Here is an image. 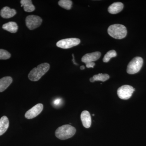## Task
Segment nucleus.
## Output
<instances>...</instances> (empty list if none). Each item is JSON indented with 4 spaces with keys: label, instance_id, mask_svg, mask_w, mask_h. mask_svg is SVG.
I'll return each instance as SVG.
<instances>
[{
    "label": "nucleus",
    "instance_id": "obj_1",
    "mask_svg": "<svg viewBox=\"0 0 146 146\" xmlns=\"http://www.w3.org/2000/svg\"><path fill=\"white\" fill-rule=\"evenodd\" d=\"M50 67L49 64L47 63H42L38 65L36 68H33L29 73V79L32 81H38L48 72Z\"/></svg>",
    "mask_w": 146,
    "mask_h": 146
},
{
    "label": "nucleus",
    "instance_id": "obj_2",
    "mask_svg": "<svg viewBox=\"0 0 146 146\" xmlns=\"http://www.w3.org/2000/svg\"><path fill=\"white\" fill-rule=\"evenodd\" d=\"M75 128L70 125H65L58 128L55 131V136L60 140L69 139L74 135Z\"/></svg>",
    "mask_w": 146,
    "mask_h": 146
},
{
    "label": "nucleus",
    "instance_id": "obj_3",
    "mask_svg": "<svg viewBox=\"0 0 146 146\" xmlns=\"http://www.w3.org/2000/svg\"><path fill=\"white\" fill-rule=\"evenodd\" d=\"M108 33L110 36L116 39H122L126 36L127 30L125 26L120 24L111 25L108 29Z\"/></svg>",
    "mask_w": 146,
    "mask_h": 146
},
{
    "label": "nucleus",
    "instance_id": "obj_4",
    "mask_svg": "<svg viewBox=\"0 0 146 146\" xmlns=\"http://www.w3.org/2000/svg\"><path fill=\"white\" fill-rule=\"evenodd\" d=\"M143 64V58L139 56L134 58L127 65V72L129 74H133L138 72Z\"/></svg>",
    "mask_w": 146,
    "mask_h": 146
},
{
    "label": "nucleus",
    "instance_id": "obj_5",
    "mask_svg": "<svg viewBox=\"0 0 146 146\" xmlns=\"http://www.w3.org/2000/svg\"><path fill=\"white\" fill-rule=\"evenodd\" d=\"M135 90L130 85H124L118 89L117 94L121 99L127 100L131 97Z\"/></svg>",
    "mask_w": 146,
    "mask_h": 146
},
{
    "label": "nucleus",
    "instance_id": "obj_6",
    "mask_svg": "<svg viewBox=\"0 0 146 146\" xmlns=\"http://www.w3.org/2000/svg\"><path fill=\"white\" fill-rule=\"evenodd\" d=\"M80 43V40L77 38H70L62 39L56 43V46L63 49H68L77 46Z\"/></svg>",
    "mask_w": 146,
    "mask_h": 146
},
{
    "label": "nucleus",
    "instance_id": "obj_7",
    "mask_svg": "<svg viewBox=\"0 0 146 146\" xmlns=\"http://www.w3.org/2000/svg\"><path fill=\"white\" fill-rule=\"evenodd\" d=\"M26 25L28 28L31 30L37 28L42 23V19L41 17L35 15H30L27 16L25 20Z\"/></svg>",
    "mask_w": 146,
    "mask_h": 146
},
{
    "label": "nucleus",
    "instance_id": "obj_8",
    "mask_svg": "<svg viewBox=\"0 0 146 146\" xmlns=\"http://www.w3.org/2000/svg\"><path fill=\"white\" fill-rule=\"evenodd\" d=\"M43 108L44 106L42 104H38L26 112L25 117L27 119H33L41 113Z\"/></svg>",
    "mask_w": 146,
    "mask_h": 146
},
{
    "label": "nucleus",
    "instance_id": "obj_9",
    "mask_svg": "<svg viewBox=\"0 0 146 146\" xmlns=\"http://www.w3.org/2000/svg\"><path fill=\"white\" fill-rule=\"evenodd\" d=\"M101 55V53L100 52L90 53L86 54L82 58L81 60L82 62L85 63L94 62L99 59Z\"/></svg>",
    "mask_w": 146,
    "mask_h": 146
},
{
    "label": "nucleus",
    "instance_id": "obj_10",
    "mask_svg": "<svg viewBox=\"0 0 146 146\" xmlns=\"http://www.w3.org/2000/svg\"><path fill=\"white\" fill-rule=\"evenodd\" d=\"M80 118L82 125L84 127L89 128L91 125V115L89 111L84 110L82 111L80 115Z\"/></svg>",
    "mask_w": 146,
    "mask_h": 146
},
{
    "label": "nucleus",
    "instance_id": "obj_11",
    "mask_svg": "<svg viewBox=\"0 0 146 146\" xmlns=\"http://www.w3.org/2000/svg\"><path fill=\"white\" fill-rule=\"evenodd\" d=\"M16 14V11L15 9H11L8 7H3L0 11V15L4 18H12Z\"/></svg>",
    "mask_w": 146,
    "mask_h": 146
},
{
    "label": "nucleus",
    "instance_id": "obj_12",
    "mask_svg": "<svg viewBox=\"0 0 146 146\" xmlns=\"http://www.w3.org/2000/svg\"><path fill=\"white\" fill-rule=\"evenodd\" d=\"M124 5L121 2L113 3L108 8V11L110 13L112 14H117L119 13L123 9Z\"/></svg>",
    "mask_w": 146,
    "mask_h": 146
},
{
    "label": "nucleus",
    "instance_id": "obj_13",
    "mask_svg": "<svg viewBox=\"0 0 146 146\" xmlns=\"http://www.w3.org/2000/svg\"><path fill=\"white\" fill-rule=\"evenodd\" d=\"M13 81L12 78L10 76H6L0 79V92H3L6 90Z\"/></svg>",
    "mask_w": 146,
    "mask_h": 146
},
{
    "label": "nucleus",
    "instance_id": "obj_14",
    "mask_svg": "<svg viewBox=\"0 0 146 146\" xmlns=\"http://www.w3.org/2000/svg\"><path fill=\"white\" fill-rule=\"evenodd\" d=\"M9 127V121L5 116H3L0 119V136L5 133Z\"/></svg>",
    "mask_w": 146,
    "mask_h": 146
},
{
    "label": "nucleus",
    "instance_id": "obj_15",
    "mask_svg": "<svg viewBox=\"0 0 146 146\" xmlns=\"http://www.w3.org/2000/svg\"><path fill=\"white\" fill-rule=\"evenodd\" d=\"M3 29L11 33H16L18 31V26L14 22H10L4 24L2 27Z\"/></svg>",
    "mask_w": 146,
    "mask_h": 146
},
{
    "label": "nucleus",
    "instance_id": "obj_16",
    "mask_svg": "<svg viewBox=\"0 0 146 146\" xmlns=\"http://www.w3.org/2000/svg\"><path fill=\"white\" fill-rule=\"evenodd\" d=\"M21 7H23L25 11L28 12H31L35 10V7L32 4L31 0H21Z\"/></svg>",
    "mask_w": 146,
    "mask_h": 146
},
{
    "label": "nucleus",
    "instance_id": "obj_17",
    "mask_svg": "<svg viewBox=\"0 0 146 146\" xmlns=\"http://www.w3.org/2000/svg\"><path fill=\"white\" fill-rule=\"evenodd\" d=\"M58 4L62 8L70 10L72 8V2L70 0H60L58 1Z\"/></svg>",
    "mask_w": 146,
    "mask_h": 146
},
{
    "label": "nucleus",
    "instance_id": "obj_18",
    "mask_svg": "<svg viewBox=\"0 0 146 146\" xmlns=\"http://www.w3.org/2000/svg\"><path fill=\"white\" fill-rule=\"evenodd\" d=\"M117 55V52L115 50H110L105 55L103 59V61L104 63H107L112 58L116 57Z\"/></svg>",
    "mask_w": 146,
    "mask_h": 146
},
{
    "label": "nucleus",
    "instance_id": "obj_19",
    "mask_svg": "<svg viewBox=\"0 0 146 146\" xmlns=\"http://www.w3.org/2000/svg\"><path fill=\"white\" fill-rule=\"evenodd\" d=\"M93 78L95 81L105 82L109 79L110 76L108 74H99L93 76Z\"/></svg>",
    "mask_w": 146,
    "mask_h": 146
},
{
    "label": "nucleus",
    "instance_id": "obj_20",
    "mask_svg": "<svg viewBox=\"0 0 146 146\" xmlns=\"http://www.w3.org/2000/svg\"><path fill=\"white\" fill-rule=\"evenodd\" d=\"M11 54L7 51L0 49V60H6L10 58Z\"/></svg>",
    "mask_w": 146,
    "mask_h": 146
},
{
    "label": "nucleus",
    "instance_id": "obj_21",
    "mask_svg": "<svg viewBox=\"0 0 146 146\" xmlns=\"http://www.w3.org/2000/svg\"><path fill=\"white\" fill-rule=\"evenodd\" d=\"M86 65L87 68H94L95 65V63L94 62H90L86 63Z\"/></svg>",
    "mask_w": 146,
    "mask_h": 146
},
{
    "label": "nucleus",
    "instance_id": "obj_22",
    "mask_svg": "<svg viewBox=\"0 0 146 146\" xmlns=\"http://www.w3.org/2000/svg\"><path fill=\"white\" fill-rule=\"evenodd\" d=\"M61 100L60 99H57L55 100L53 102L55 106L59 105V104L61 103Z\"/></svg>",
    "mask_w": 146,
    "mask_h": 146
},
{
    "label": "nucleus",
    "instance_id": "obj_23",
    "mask_svg": "<svg viewBox=\"0 0 146 146\" xmlns=\"http://www.w3.org/2000/svg\"><path fill=\"white\" fill-rule=\"evenodd\" d=\"M72 56H73V59H72V61L73 62V63H74V64H75L76 65H78L75 62V59H74V54H72Z\"/></svg>",
    "mask_w": 146,
    "mask_h": 146
},
{
    "label": "nucleus",
    "instance_id": "obj_24",
    "mask_svg": "<svg viewBox=\"0 0 146 146\" xmlns=\"http://www.w3.org/2000/svg\"><path fill=\"white\" fill-rule=\"evenodd\" d=\"M90 81L91 82H94L95 81V80H94V78H93V77H92L90 78Z\"/></svg>",
    "mask_w": 146,
    "mask_h": 146
},
{
    "label": "nucleus",
    "instance_id": "obj_25",
    "mask_svg": "<svg viewBox=\"0 0 146 146\" xmlns=\"http://www.w3.org/2000/svg\"><path fill=\"white\" fill-rule=\"evenodd\" d=\"M80 70H84V69H85V67H84V66H83V65H82V66H81V67H80Z\"/></svg>",
    "mask_w": 146,
    "mask_h": 146
},
{
    "label": "nucleus",
    "instance_id": "obj_26",
    "mask_svg": "<svg viewBox=\"0 0 146 146\" xmlns=\"http://www.w3.org/2000/svg\"><path fill=\"white\" fill-rule=\"evenodd\" d=\"M93 115V116H94V115H94V114H93V115Z\"/></svg>",
    "mask_w": 146,
    "mask_h": 146
}]
</instances>
